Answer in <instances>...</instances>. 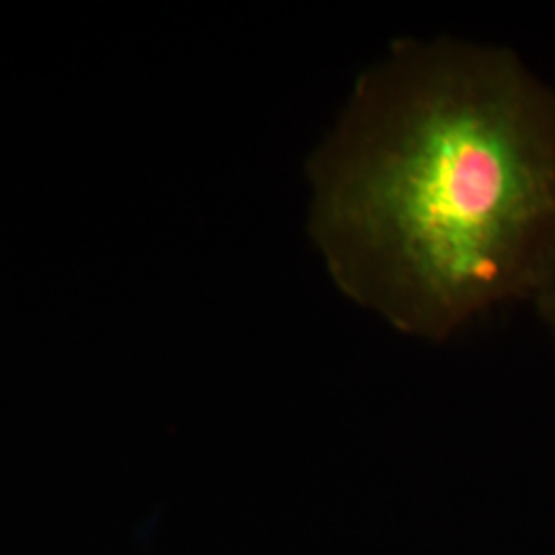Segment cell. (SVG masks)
<instances>
[{
  "instance_id": "1",
  "label": "cell",
  "mask_w": 555,
  "mask_h": 555,
  "mask_svg": "<svg viewBox=\"0 0 555 555\" xmlns=\"http://www.w3.org/2000/svg\"><path fill=\"white\" fill-rule=\"evenodd\" d=\"M309 235L337 291L444 341L529 300L555 247V89L513 50L397 40L307 160Z\"/></svg>"
},
{
  "instance_id": "2",
  "label": "cell",
  "mask_w": 555,
  "mask_h": 555,
  "mask_svg": "<svg viewBox=\"0 0 555 555\" xmlns=\"http://www.w3.org/2000/svg\"><path fill=\"white\" fill-rule=\"evenodd\" d=\"M529 300L535 305L537 315L555 339V247Z\"/></svg>"
}]
</instances>
